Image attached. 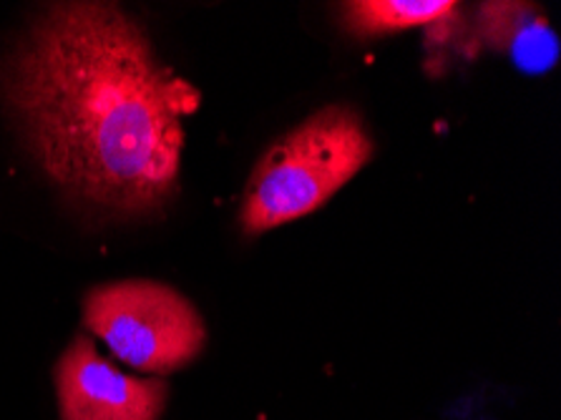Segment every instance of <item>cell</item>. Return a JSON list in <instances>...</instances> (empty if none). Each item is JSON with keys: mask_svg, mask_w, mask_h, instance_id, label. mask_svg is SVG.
Instances as JSON below:
<instances>
[{"mask_svg": "<svg viewBox=\"0 0 561 420\" xmlns=\"http://www.w3.org/2000/svg\"><path fill=\"white\" fill-rule=\"evenodd\" d=\"M0 104L48 182L89 217H161L180 194L184 116L199 93L118 5H46L0 58Z\"/></svg>", "mask_w": 561, "mask_h": 420, "instance_id": "1", "label": "cell"}, {"mask_svg": "<svg viewBox=\"0 0 561 420\" xmlns=\"http://www.w3.org/2000/svg\"><path fill=\"white\" fill-rule=\"evenodd\" d=\"M373 139L353 106H325L262 154L244 186L240 225L262 235L308 217L373 159Z\"/></svg>", "mask_w": 561, "mask_h": 420, "instance_id": "2", "label": "cell"}, {"mask_svg": "<svg viewBox=\"0 0 561 420\" xmlns=\"http://www.w3.org/2000/svg\"><path fill=\"white\" fill-rule=\"evenodd\" d=\"M83 325L134 371L167 375L194 363L207 345L197 307L154 280H118L83 297Z\"/></svg>", "mask_w": 561, "mask_h": 420, "instance_id": "3", "label": "cell"}, {"mask_svg": "<svg viewBox=\"0 0 561 420\" xmlns=\"http://www.w3.org/2000/svg\"><path fill=\"white\" fill-rule=\"evenodd\" d=\"M61 420H159L169 388L136 378L99 355L89 336H76L54 367Z\"/></svg>", "mask_w": 561, "mask_h": 420, "instance_id": "4", "label": "cell"}, {"mask_svg": "<svg viewBox=\"0 0 561 420\" xmlns=\"http://www.w3.org/2000/svg\"><path fill=\"white\" fill-rule=\"evenodd\" d=\"M473 29L483 46L506 54L524 73H547L559 61L557 31L534 3L491 0L479 5Z\"/></svg>", "mask_w": 561, "mask_h": 420, "instance_id": "5", "label": "cell"}, {"mask_svg": "<svg viewBox=\"0 0 561 420\" xmlns=\"http://www.w3.org/2000/svg\"><path fill=\"white\" fill-rule=\"evenodd\" d=\"M458 11L454 0H353L340 5L347 33L376 38L408 29H428Z\"/></svg>", "mask_w": 561, "mask_h": 420, "instance_id": "6", "label": "cell"}]
</instances>
